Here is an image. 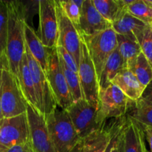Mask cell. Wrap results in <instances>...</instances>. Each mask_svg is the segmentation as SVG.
Segmentation results:
<instances>
[{"label":"cell","instance_id":"obj_1","mask_svg":"<svg viewBox=\"0 0 152 152\" xmlns=\"http://www.w3.org/2000/svg\"><path fill=\"white\" fill-rule=\"evenodd\" d=\"M8 23H7V56L10 71L18 77L19 67L25 53L24 24L25 22V6L21 1H7Z\"/></svg>","mask_w":152,"mask_h":152},{"label":"cell","instance_id":"obj_2","mask_svg":"<svg viewBox=\"0 0 152 152\" xmlns=\"http://www.w3.org/2000/svg\"><path fill=\"white\" fill-rule=\"evenodd\" d=\"M45 118L57 152H69L81 140L65 109L57 106Z\"/></svg>","mask_w":152,"mask_h":152},{"label":"cell","instance_id":"obj_3","mask_svg":"<svg viewBox=\"0 0 152 152\" xmlns=\"http://www.w3.org/2000/svg\"><path fill=\"white\" fill-rule=\"evenodd\" d=\"M113 83L104 89H99L97 120L100 125L113 119L125 117L134 104Z\"/></svg>","mask_w":152,"mask_h":152},{"label":"cell","instance_id":"obj_4","mask_svg":"<svg viewBox=\"0 0 152 152\" xmlns=\"http://www.w3.org/2000/svg\"><path fill=\"white\" fill-rule=\"evenodd\" d=\"M0 100L3 117H16L26 112L27 102L23 96L18 78L5 68L1 77Z\"/></svg>","mask_w":152,"mask_h":152},{"label":"cell","instance_id":"obj_5","mask_svg":"<svg viewBox=\"0 0 152 152\" xmlns=\"http://www.w3.org/2000/svg\"><path fill=\"white\" fill-rule=\"evenodd\" d=\"M81 39L80 43V56L78 64V77L83 92V99L91 105L98 107V94L99 84L94 64L89 55L87 46L80 34Z\"/></svg>","mask_w":152,"mask_h":152},{"label":"cell","instance_id":"obj_6","mask_svg":"<svg viewBox=\"0 0 152 152\" xmlns=\"http://www.w3.org/2000/svg\"><path fill=\"white\" fill-rule=\"evenodd\" d=\"M46 74L58 106L66 110L74 102L61 68L56 47L54 48H48V62Z\"/></svg>","mask_w":152,"mask_h":152},{"label":"cell","instance_id":"obj_7","mask_svg":"<svg viewBox=\"0 0 152 152\" xmlns=\"http://www.w3.org/2000/svg\"><path fill=\"white\" fill-rule=\"evenodd\" d=\"M25 55L34 83L36 96L40 106V111L46 117L57 108L58 104L48 81L46 73L35 59L31 56L26 46Z\"/></svg>","mask_w":152,"mask_h":152},{"label":"cell","instance_id":"obj_8","mask_svg":"<svg viewBox=\"0 0 152 152\" xmlns=\"http://www.w3.org/2000/svg\"><path fill=\"white\" fill-rule=\"evenodd\" d=\"M82 37L87 46L98 78L99 79L107 59L117 48V35L113 28H110L94 36Z\"/></svg>","mask_w":152,"mask_h":152},{"label":"cell","instance_id":"obj_9","mask_svg":"<svg viewBox=\"0 0 152 152\" xmlns=\"http://www.w3.org/2000/svg\"><path fill=\"white\" fill-rule=\"evenodd\" d=\"M28 142L30 133L26 112L0 121V152H7L15 145Z\"/></svg>","mask_w":152,"mask_h":152},{"label":"cell","instance_id":"obj_10","mask_svg":"<svg viewBox=\"0 0 152 152\" xmlns=\"http://www.w3.org/2000/svg\"><path fill=\"white\" fill-rule=\"evenodd\" d=\"M30 142L34 152H57L49 135L44 116L27 102Z\"/></svg>","mask_w":152,"mask_h":152},{"label":"cell","instance_id":"obj_11","mask_svg":"<svg viewBox=\"0 0 152 152\" xmlns=\"http://www.w3.org/2000/svg\"><path fill=\"white\" fill-rule=\"evenodd\" d=\"M66 111L81 140L101 126L97 120L98 108L91 105L86 99H82L73 102Z\"/></svg>","mask_w":152,"mask_h":152},{"label":"cell","instance_id":"obj_12","mask_svg":"<svg viewBox=\"0 0 152 152\" xmlns=\"http://www.w3.org/2000/svg\"><path fill=\"white\" fill-rule=\"evenodd\" d=\"M40 16V39L46 48L56 47L58 37V24L56 1H39Z\"/></svg>","mask_w":152,"mask_h":152},{"label":"cell","instance_id":"obj_13","mask_svg":"<svg viewBox=\"0 0 152 152\" xmlns=\"http://www.w3.org/2000/svg\"><path fill=\"white\" fill-rule=\"evenodd\" d=\"M56 10L58 24L57 45L64 48L74 57L78 65L80 62L81 43L80 34L65 14L58 1H56Z\"/></svg>","mask_w":152,"mask_h":152},{"label":"cell","instance_id":"obj_14","mask_svg":"<svg viewBox=\"0 0 152 152\" xmlns=\"http://www.w3.org/2000/svg\"><path fill=\"white\" fill-rule=\"evenodd\" d=\"M110 28L112 25L98 13L92 0H84L80 18V34L91 37Z\"/></svg>","mask_w":152,"mask_h":152},{"label":"cell","instance_id":"obj_15","mask_svg":"<svg viewBox=\"0 0 152 152\" xmlns=\"http://www.w3.org/2000/svg\"><path fill=\"white\" fill-rule=\"evenodd\" d=\"M119 119L108 120L82 140L83 152H105Z\"/></svg>","mask_w":152,"mask_h":152},{"label":"cell","instance_id":"obj_16","mask_svg":"<svg viewBox=\"0 0 152 152\" xmlns=\"http://www.w3.org/2000/svg\"><path fill=\"white\" fill-rule=\"evenodd\" d=\"M147 26L148 25L128 13L127 10L112 24V28L117 35L125 36L139 44Z\"/></svg>","mask_w":152,"mask_h":152},{"label":"cell","instance_id":"obj_17","mask_svg":"<svg viewBox=\"0 0 152 152\" xmlns=\"http://www.w3.org/2000/svg\"><path fill=\"white\" fill-rule=\"evenodd\" d=\"M112 83L116 85L127 97L134 102L141 98L145 90V87L134 73L128 68L122 70L113 79Z\"/></svg>","mask_w":152,"mask_h":152},{"label":"cell","instance_id":"obj_18","mask_svg":"<svg viewBox=\"0 0 152 152\" xmlns=\"http://www.w3.org/2000/svg\"><path fill=\"white\" fill-rule=\"evenodd\" d=\"M127 116V115H126ZM145 134L140 125L127 117L124 128V152H143L146 146Z\"/></svg>","mask_w":152,"mask_h":152},{"label":"cell","instance_id":"obj_19","mask_svg":"<svg viewBox=\"0 0 152 152\" xmlns=\"http://www.w3.org/2000/svg\"><path fill=\"white\" fill-rule=\"evenodd\" d=\"M25 46L29 50L31 56L38 62L42 69L46 73L48 62V48L42 43L40 37L34 30L25 21L24 24Z\"/></svg>","mask_w":152,"mask_h":152},{"label":"cell","instance_id":"obj_20","mask_svg":"<svg viewBox=\"0 0 152 152\" xmlns=\"http://www.w3.org/2000/svg\"><path fill=\"white\" fill-rule=\"evenodd\" d=\"M17 78L19 80L21 90H22L26 102L32 105L35 109H37L40 113V106H39L37 96H36L34 83H33L32 77H31V72H30L25 53L22 56V61L19 64Z\"/></svg>","mask_w":152,"mask_h":152},{"label":"cell","instance_id":"obj_21","mask_svg":"<svg viewBox=\"0 0 152 152\" xmlns=\"http://www.w3.org/2000/svg\"><path fill=\"white\" fill-rule=\"evenodd\" d=\"M125 68L124 61L116 48L107 59L98 79L99 89H104L112 84L113 79Z\"/></svg>","mask_w":152,"mask_h":152},{"label":"cell","instance_id":"obj_22","mask_svg":"<svg viewBox=\"0 0 152 152\" xmlns=\"http://www.w3.org/2000/svg\"><path fill=\"white\" fill-rule=\"evenodd\" d=\"M117 48L124 61L125 68L131 70L142 53L139 44L125 36L117 35Z\"/></svg>","mask_w":152,"mask_h":152},{"label":"cell","instance_id":"obj_23","mask_svg":"<svg viewBox=\"0 0 152 152\" xmlns=\"http://www.w3.org/2000/svg\"><path fill=\"white\" fill-rule=\"evenodd\" d=\"M98 13L110 24H113L126 8L121 4L120 0H92Z\"/></svg>","mask_w":152,"mask_h":152},{"label":"cell","instance_id":"obj_24","mask_svg":"<svg viewBox=\"0 0 152 152\" xmlns=\"http://www.w3.org/2000/svg\"><path fill=\"white\" fill-rule=\"evenodd\" d=\"M127 117L134 120L142 127L152 128V103L141 99L136 101Z\"/></svg>","mask_w":152,"mask_h":152},{"label":"cell","instance_id":"obj_25","mask_svg":"<svg viewBox=\"0 0 152 152\" xmlns=\"http://www.w3.org/2000/svg\"><path fill=\"white\" fill-rule=\"evenodd\" d=\"M58 58H59L61 68H62L63 73L64 74V77H65L66 81L67 86H68L69 90L73 102H75L77 101L83 99V92H82L81 86H80L78 74L74 72L72 70L70 69L64 63L63 61L59 57V56H58Z\"/></svg>","mask_w":152,"mask_h":152},{"label":"cell","instance_id":"obj_26","mask_svg":"<svg viewBox=\"0 0 152 152\" xmlns=\"http://www.w3.org/2000/svg\"><path fill=\"white\" fill-rule=\"evenodd\" d=\"M128 13L148 26H152V6L146 0H134L126 7Z\"/></svg>","mask_w":152,"mask_h":152},{"label":"cell","instance_id":"obj_27","mask_svg":"<svg viewBox=\"0 0 152 152\" xmlns=\"http://www.w3.org/2000/svg\"><path fill=\"white\" fill-rule=\"evenodd\" d=\"M131 71L145 88L152 80V66L142 53L137 58Z\"/></svg>","mask_w":152,"mask_h":152},{"label":"cell","instance_id":"obj_28","mask_svg":"<svg viewBox=\"0 0 152 152\" xmlns=\"http://www.w3.org/2000/svg\"><path fill=\"white\" fill-rule=\"evenodd\" d=\"M8 8L7 1L0 0V56L5 53L7 45Z\"/></svg>","mask_w":152,"mask_h":152},{"label":"cell","instance_id":"obj_29","mask_svg":"<svg viewBox=\"0 0 152 152\" xmlns=\"http://www.w3.org/2000/svg\"><path fill=\"white\" fill-rule=\"evenodd\" d=\"M60 5L63 10L68 19L71 21L76 29L80 34V18L81 13V8L79 7L73 0L69 1H58Z\"/></svg>","mask_w":152,"mask_h":152},{"label":"cell","instance_id":"obj_30","mask_svg":"<svg viewBox=\"0 0 152 152\" xmlns=\"http://www.w3.org/2000/svg\"><path fill=\"white\" fill-rule=\"evenodd\" d=\"M126 121L127 116L119 119L117 125L115 128L112 139L110 140V143H109L105 152H118L119 143H120V140L122 139V134H123L124 128H125V124H126Z\"/></svg>","mask_w":152,"mask_h":152},{"label":"cell","instance_id":"obj_31","mask_svg":"<svg viewBox=\"0 0 152 152\" xmlns=\"http://www.w3.org/2000/svg\"><path fill=\"white\" fill-rule=\"evenodd\" d=\"M142 53L152 66V26H147L139 42Z\"/></svg>","mask_w":152,"mask_h":152},{"label":"cell","instance_id":"obj_32","mask_svg":"<svg viewBox=\"0 0 152 152\" xmlns=\"http://www.w3.org/2000/svg\"><path fill=\"white\" fill-rule=\"evenodd\" d=\"M56 49L57 51H58V56H59V57L63 61L64 63H65L70 69L72 70L74 72H78V65H77V62L75 60L74 57H73V56H72L64 48H63L62 46L57 45Z\"/></svg>","mask_w":152,"mask_h":152},{"label":"cell","instance_id":"obj_33","mask_svg":"<svg viewBox=\"0 0 152 152\" xmlns=\"http://www.w3.org/2000/svg\"><path fill=\"white\" fill-rule=\"evenodd\" d=\"M7 152H34L31 146V142L21 144V145H15L12 147Z\"/></svg>","mask_w":152,"mask_h":152},{"label":"cell","instance_id":"obj_34","mask_svg":"<svg viewBox=\"0 0 152 152\" xmlns=\"http://www.w3.org/2000/svg\"><path fill=\"white\" fill-rule=\"evenodd\" d=\"M139 99L144 101V102L152 103V80L150 82L148 85L145 88L142 95Z\"/></svg>","mask_w":152,"mask_h":152},{"label":"cell","instance_id":"obj_35","mask_svg":"<svg viewBox=\"0 0 152 152\" xmlns=\"http://www.w3.org/2000/svg\"><path fill=\"white\" fill-rule=\"evenodd\" d=\"M5 68H9L8 61H7L6 53H3L0 56V87L1 83V77H2L3 71Z\"/></svg>","mask_w":152,"mask_h":152},{"label":"cell","instance_id":"obj_36","mask_svg":"<svg viewBox=\"0 0 152 152\" xmlns=\"http://www.w3.org/2000/svg\"><path fill=\"white\" fill-rule=\"evenodd\" d=\"M143 129L145 134V137L148 143L150 151L152 152V128L151 127H142Z\"/></svg>","mask_w":152,"mask_h":152},{"label":"cell","instance_id":"obj_37","mask_svg":"<svg viewBox=\"0 0 152 152\" xmlns=\"http://www.w3.org/2000/svg\"><path fill=\"white\" fill-rule=\"evenodd\" d=\"M69 152H83V145L82 140L80 141H79L78 143H77Z\"/></svg>","mask_w":152,"mask_h":152},{"label":"cell","instance_id":"obj_38","mask_svg":"<svg viewBox=\"0 0 152 152\" xmlns=\"http://www.w3.org/2000/svg\"><path fill=\"white\" fill-rule=\"evenodd\" d=\"M124 132V131H123ZM118 152H124V140H123V134H122V139L120 140V143H119V150H118Z\"/></svg>","mask_w":152,"mask_h":152},{"label":"cell","instance_id":"obj_39","mask_svg":"<svg viewBox=\"0 0 152 152\" xmlns=\"http://www.w3.org/2000/svg\"><path fill=\"white\" fill-rule=\"evenodd\" d=\"M3 117V114H2V109H1V100H0V121H1Z\"/></svg>","mask_w":152,"mask_h":152},{"label":"cell","instance_id":"obj_40","mask_svg":"<svg viewBox=\"0 0 152 152\" xmlns=\"http://www.w3.org/2000/svg\"><path fill=\"white\" fill-rule=\"evenodd\" d=\"M143 152H149V151H148V149H147V148H146V146L145 147L144 151H143Z\"/></svg>","mask_w":152,"mask_h":152}]
</instances>
